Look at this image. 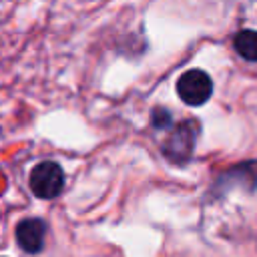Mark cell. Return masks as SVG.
<instances>
[{
	"label": "cell",
	"mask_w": 257,
	"mask_h": 257,
	"mask_svg": "<svg viewBox=\"0 0 257 257\" xmlns=\"http://www.w3.org/2000/svg\"><path fill=\"white\" fill-rule=\"evenodd\" d=\"M235 50L247 60H257V30H241L235 36Z\"/></svg>",
	"instance_id": "cell-5"
},
{
	"label": "cell",
	"mask_w": 257,
	"mask_h": 257,
	"mask_svg": "<svg viewBox=\"0 0 257 257\" xmlns=\"http://www.w3.org/2000/svg\"><path fill=\"white\" fill-rule=\"evenodd\" d=\"M28 185L38 199H54L64 189V171L54 161H42L30 171Z\"/></svg>",
	"instance_id": "cell-1"
},
{
	"label": "cell",
	"mask_w": 257,
	"mask_h": 257,
	"mask_svg": "<svg viewBox=\"0 0 257 257\" xmlns=\"http://www.w3.org/2000/svg\"><path fill=\"white\" fill-rule=\"evenodd\" d=\"M213 92V80L207 72L199 68H191L183 72L177 80V94L189 106H201L209 100Z\"/></svg>",
	"instance_id": "cell-2"
},
{
	"label": "cell",
	"mask_w": 257,
	"mask_h": 257,
	"mask_svg": "<svg viewBox=\"0 0 257 257\" xmlns=\"http://www.w3.org/2000/svg\"><path fill=\"white\" fill-rule=\"evenodd\" d=\"M195 147V135H193V124L185 122L181 124L169 139V143H165V153L173 159V161H185L189 159V155L193 153Z\"/></svg>",
	"instance_id": "cell-4"
},
{
	"label": "cell",
	"mask_w": 257,
	"mask_h": 257,
	"mask_svg": "<svg viewBox=\"0 0 257 257\" xmlns=\"http://www.w3.org/2000/svg\"><path fill=\"white\" fill-rule=\"evenodd\" d=\"M16 243L24 253H40L44 247V237H46V223L42 219L30 217L24 219L16 225Z\"/></svg>",
	"instance_id": "cell-3"
}]
</instances>
